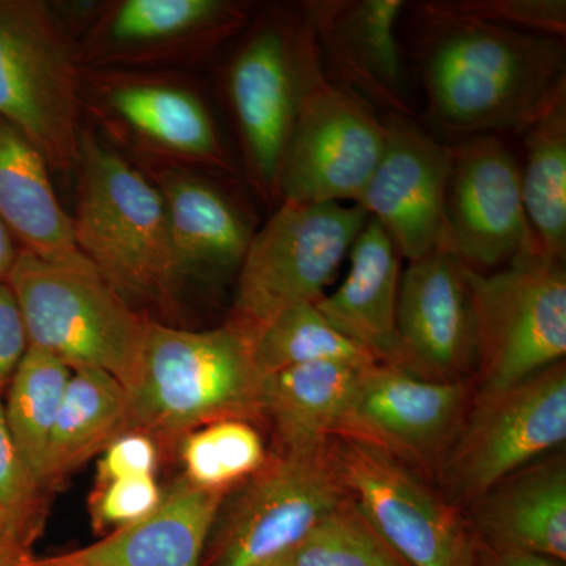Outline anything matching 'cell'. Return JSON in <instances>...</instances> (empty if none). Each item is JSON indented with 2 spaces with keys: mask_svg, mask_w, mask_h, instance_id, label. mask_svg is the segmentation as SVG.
Masks as SVG:
<instances>
[{
  "mask_svg": "<svg viewBox=\"0 0 566 566\" xmlns=\"http://www.w3.org/2000/svg\"><path fill=\"white\" fill-rule=\"evenodd\" d=\"M348 499L326 449L277 453L219 513L203 566H266L292 553Z\"/></svg>",
  "mask_w": 566,
  "mask_h": 566,
  "instance_id": "cell-11",
  "label": "cell"
},
{
  "mask_svg": "<svg viewBox=\"0 0 566 566\" xmlns=\"http://www.w3.org/2000/svg\"><path fill=\"white\" fill-rule=\"evenodd\" d=\"M29 349L20 305L7 282L0 283V386L9 381Z\"/></svg>",
  "mask_w": 566,
  "mask_h": 566,
  "instance_id": "cell-36",
  "label": "cell"
},
{
  "mask_svg": "<svg viewBox=\"0 0 566 566\" xmlns=\"http://www.w3.org/2000/svg\"><path fill=\"white\" fill-rule=\"evenodd\" d=\"M266 566H296L293 564L292 553L285 554V556L275 558L274 562L268 564Z\"/></svg>",
  "mask_w": 566,
  "mask_h": 566,
  "instance_id": "cell-40",
  "label": "cell"
},
{
  "mask_svg": "<svg viewBox=\"0 0 566 566\" xmlns=\"http://www.w3.org/2000/svg\"><path fill=\"white\" fill-rule=\"evenodd\" d=\"M46 159L0 118V221L20 249L46 262L95 271L74 241L71 216L54 191Z\"/></svg>",
  "mask_w": 566,
  "mask_h": 566,
  "instance_id": "cell-23",
  "label": "cell"
},
{
  "mask_svg": "<svg viewBox=\"0 0 566 566\" xmlns=\"http://www.w3.org/2000/svg\"><path fill=\"white\" fill-rule=\"evenodd\" d=\"M129 430L132 415L125 386L98 368H73L44 460V490L103 453Z\"/></svg>",
  "mask_w": 566,
  "mask_h": 566,
  "instance_id": "cell-26",
  "label": "cell"
},
{
  "mask_svg": "<svg viewBox=\"0 0 566 566\" xmlns=\"http://www.w3.org/2000/svg\"><path fill=\"white\" fill-rule=\"evenodd\" d=\"M36 536L0 516V566H33Z\"/></svg>",
  "mask_w": 566,
  "mask_h": 566,
  "instance_id": "cell-37",
  "label": "cell"
},
{
  "mask_svg": "<svg viewBox=\"0 0 566 566\" xmlns=\"http://www.w3.org/2000/svg\"><path fill=\"white\" fill-rule=\"evenodd\" d=\"M476 566H565V562L527 551L488 546L476 542Z\"/></svg>",
  "mask_w": 566,
  "mask_h": 566,
  "instance_id": "cell-38",
  "label": "cell"
},
{
  "mask_svg": "<svg viewBox=\"0 0 566 566\" xmlns=\"http://www.w3.org/2000/svg\"><path fill=\"white\" fill-rule=\"evenodd\" d=\"M180 449L182 476L202 490L223 494L262 471L270 460L262 434L244 419L197 428L182 436Z\"/></svg>",
  "mask_w": 566,
  "mask_h": 566,
  "instance_id": "cell-30",
  "label": "cell"
},
{
  "mask_svg": "<svg viewBox=\"0 0 566 566\" xmlns=\"http://www.w3.org/2000/svg\"><path fill=\"white\" fill-rule=\"evenodd\" d=\"M474 311L476 395L502 392L565 360V264L539 252L495 273L468 268Z\"/></svg>",
  "mask_w": 566,
  "mask_h": 566,
  "instance_id": "cell-7",
  "label": "cell"
},
{
  "mask_svg": "<svg viewBox=\"0 0 566 566\" xmlns=\"http://www.w3.org/2000/svg\"><path fill=\"white\" fill-rule=\"evenodd\" d=\"M381 158L356 205L409 263L441 249L452 147L405 115H387Z\"/></svg>",
  "mask_w": 566,
  "mask_h": 566,
  "instance_id": "cell-15",
  "label": "cell"
},
{
  "mask_svg": "<svg viewBox=\"0 0 566 566\" xmlns=\"http://www.w3.org/2000/svg\"><path fill=\"white\" fill-rule=\"evenodd\" d=\"M439 9L516 31L565 39L564 0H452L434 2Z\"/></svg>",
  "mask_w": 566,
  "mask_h": 566,
  "instance_id": "cell-33",
  "label": "cell"
},
{
  "mask_svg": "<svg viewBox=\"0 0 566 566\" xmlns=\"http://www.w3.org/2000/svg\"><path fill=\"white\" fill-rule=\"evenodd\" d=\"M7 283L20 305L29 346L46 349L71 368H98L132 389L150 319L102 275L20 249Z\"/></svg>",
  "mask_w": 566,
  "mask_h": 566,
  "instance_id": "cell-4",
  "label": "cell"
},
{
  "mask_svg": "<svg viewBox=\"0 0 566 566\" xmlns=\"http://www.w3.org/2000/svg\"><path fill=\"white\" fill-rule=\"evenodd\" d=\"M385 120L327 74L305 93L279 170L277 199L356 203L385 150Z\"/></svg>",
  "mask_w": 566,
  "mask_h": 566,
  "instance_id": "cell-12",
  "label": "cell"
},
{
  "mask_svg": "<svg viewBox=\"0 0 566 566\" xmlns=\"http://www.w3.org/2000/svg\"><path fill=\"white\" fill-rule=\"evenodd\" d=\"M88 82L95 85L102 114L140 148L214 172H233L210 111L191 88L125 71H106Z\"/></svg>",
  "mask_w": 566,
  "mask_h": 566,
  "instance_id": "cell-18",
  "label": "cell"
},
{
  "mask_svg": "<svg viewBox=\"0 0 566 566\" xmlns=\"http://www.w3.org/2000/svg\"><path fill=\"white\" fill-rule=\"evenodd\" d=\"M71 216L82 255L129 304L169 308L182 275L166 203L155 182L95 134H81Z\"/></svg>",
  "mask_w": 566,
  "mask_h": 566,
  "instance_id": "cell-2",
  "label": "cell"
},
{
  "mask_svg": "<svg viewBox=\"0 0 566 566\" xmlns=\"http://www.w3.org/2000/svg\"><path fill=\"white\" fill-rule=\"evenodd\" d=\"M327 455L357 512L411 566H476L475 536L460 510L381 447L333 434Z\"/></svg>",
  "mask_w": 566,
  "mask_h": 566,
  "instance_id": "cell-8",
  "label": "cell"
},
{
  "mask_svg": "<svg viewBox=\"0 0 566 566\" xmlns=\"http://www.w3.org/2000/svg\"><path fill=\"white\" fill-rule=\"evenodd\" d=\"M226 495L181 475L150 515L81 549L36 557L33 566H203Z\"/></svg>",
  "mask_w": 566,
  "mask_h": 566,
  "instance_id": "cell-20",
  "label": "cell"
},
{
  "mask_svg": "<svg viewBox=\"0 0 566 566\" xmlns=\"http://www.w3.org/2000/svg\"><path fill=\"white\" fill-rule=\"evenodd\" d=\"M163 499L156 475L128 476L104 483L92 501L93 524L120 528L150 515Z\"/></svg>",
  "mask_w": 566,
  "mask_h": 566,
  "instance_id": "cell-34",
  "label": "cell"
},
{
  "mask_svg": "<svg viewBox=\"0 0 566 566\" xmlns=\"http://www.w3.org/2000/svg\"><path fill=\"white\" fill-rule=\"evenodd\" d=\"M566 441L565 360L520 385L476 395L438 476L449 504L471 506L513 472Z\"/></svg>",
  "mask_w": 566,
  "mask_h": 566,
  "instance_id": "cell-9",
  "label": "cell"
},
{
  "mask_svg": "<svg viewBox=\"0 0 566 566\" xmlns=\"http://www.w3.org/2000/svg\"><path fill=\"white\" fill-rule=\"evenodd\" d=\"M82 104L80 50L54 10L40 0H0V118L51 170L76 166Z\"/></svg>",
  "mask_w": 566,
  "mask_h": 566,
  "instance_id": "cell-5",
  "label": "cell"
},
{
  "mask_svg": "<svg viewBox=\"0 0 566 566\" xmlns=\"http://www.w3.org/2000/svg\"><path fill=\"white\" fill-rule=\"evenodd\" d=\"M526 163L521 196L539 252L553 262L566 256V87L521 129Z\"/></svg>",
  "mask_w": 566,
  "mask_h": 566,
  "instance_id": "cell-27",
  "label": "cell"
},
{
  "mask_svg": "<svg viewBox=\"0 0 566 566\" xmlns=\"http://www.w3.org/2000/svg\"><path fill=\"white\" fill-rule=\"evenodd\" d=\"M296 566H411L365 523L352 499L292 551Z\"/></svg>",
  "mask_w": 566,
  "mask_h": 566,
  "instance_id": "cell-31",
  "label": "cell"
},
{
  "mask_svg": "<svg viewBox=\"0 0 566 566\" xmlns=\"http://www.w3.org/2000/svg\"><path fill=\"white\" fill-rule=\"evenodd\" d=\"M44 491L11 438L0 390V516L39 538L44 523Z\"/></svg>",
  "mask_w": 566,
  "mask_h": 566,
  "instance_id": "cell-32",
  "label": "cell"
},
{
  "mask_svg": "<svg viewBox=\"0 0 566 566\" xmlns=\"http://www.w3.org/2000/svg\"><path fill=\"white\" fill-rule=\"evenodd\" d=\"M245 20L248 9L230 0H122L103 10L77 44L81 65L111 69L199 57Z\"/></svg>",
  "mask_w": 566,
  "mask_h": 566,
  "instance_id": "cell-16",
  "label": "cell"
},
{
  "mask_svg": "<svg viewBox=\"0 0 566 566\" xmlns=\"http://www.w3.org/2000/svg\"><path fill=\"white\" fill-rule=\"evenodd\" d=\"M520 170L494 134L468 137L452 147L441 249L474 273L502 270L539 252L524 210Z\"/></svg>",
  "mask_w": 566,
  "mask_h": 566,
  "instance_id": "cell-13",
  "label": "cell"
},
{
  "mask_svg": "<svg viewBox=\"0 0 566 566\" xmlns=\"http://www.w3.org/2000/svg\"><path fill=\"white\" fill-rule=\"evenodd\" d=\"M20 245L11 237L10 230L6 223L0 221V283L7 282L11 268L17 262Z\"/></svg>",
  "mask_w": 566,
  "mask_h": 566,
  "instance_id": "cell-39",
  "label": "cell"
},
{
  "mask_svg": "<svg viewBox=\"0 0 566 566\" xmlns=\"http://www.w3.org/2000/svg\"><path fill=\"white\" fill-rule=\"evenodd\" d=\"M476 542L566 562V463L557 453L513 472L468 506Z\"/></svg>",
  "mask_w": 566,
  "mask_h": 566,
  "instance_id": "cell-22",
  "label": "cell"
},
{
  "mask_svg": "<svg viewBox=\"0 0 566 566\" xmlns=\"http://www.w3.org/2000/svg\"><path fill=\"white\" fill-rule=\"evenodd\" d=\"M349 271L334 293L316 303L335 329L376 363L403 368L397 331L401 255L382 227L368 219L348 253Z\"/></svg>",
  "mask_w": 566,
  "mask_h": 566,
  "instance_id": "cell-21",
  "label": "cell"
},
{
  "mask_svg": "<svg viewBox=\"0 0 566 566\" xmlns=\"http://www.w3.org/2000/svg\"><path fill=\"white\" fill-rule=\"evenodd\" d=\"M251 349L260 376L312 363H376L370 354L338 333L316 304L283 311L253 335Z\"/></svg>",
  "mask_w": 566,
  "mask_h": 566,
  "instance_id": "cell-29",
  "label": "cell"
},
{
  "mask_svg": "<svg viewBox=\"0 0 566 566\" xmlns=\"http://www.w3.org/2000/svg\"><path fill=\"white\" fill-rule=\"evenodd\" d=\"M155 185L166 203L182 277L240 268L255 230L229 193L202 175L175 167L156 172Z\"/></svg>",
  "mask_w": 566,
  "mask_h": 566,
  "instance_id": "cell-24",
  "label": "cell"
},
{
  "mask_svg": "<svg viewBox=\"0 0 566 566\" xmlns=\"http://www.w3.org/2000/svg\"><path fill=\"white\" fill-rule=\"evenodd\" d=\"M397 331L405 370L465 381L476 360L468 268L444 249L409 263L400 279Z\"/></svg>",
  "mask_w": 566,
  "mask_h": 566,
  "instance_id": "cell-17",
  "label": "cell"
},
{
  "mask_svg": "<svg viewBox=\"0 0 566 566\" xmlns=\"http://www.w3.org/2000/svg\"><path fill=\"white\" fill-rule=\"evenodd\" d=\"M251 340L237 327L188 331L148 323L136 382L128 390L132 430L182 438L205 424L260 415Z\"/></svg>",
  "mask_w": 566,
  "mask_h": 566,
  "instance_id": "cell-3",
  "label": "cell"
},
{
  "mask_svg": "<svg viewBox=\"0 0 566 566\" xmlns=\"http://www.w3.org/2000/svg\"><path fill=\"white\" fill-rule=\"evenodd\" d=\"M158 464V441L140 430L126 431L103 450L98 461L99 486L128 476L156 475Z\"/></svg>",
  "mask_w": 566,
  "mask_h": 566,
  "instance_id": "cell-35",
  "label": "cell"
},
{
  "mask_svg": "<svg viewBox=\"0 0 566 566\" xmlns=\"http://www.w3.org/2000/svg\"><path fill=\"white\" fill-rule=\"evenodd\" d=\"M468 406L465 381H433L395 365L368 364L335 434L381 447L420 474L438 472Z\"/></svg>",
  "mask_w": 566,
  "mask_h": 566,
  "instance_id": "cell-14",
  "label": "cell"
},
{
  "mask_svg": "<svg viewBox=\"0 0 566 566\" xmlns=\"http://www.w3.org/2000/svg\"><path fill=\"white\" fill-rule=\"evenodd\" d=\"M312 363L260 379V415L268 417L281 455H314L337 431L360 368Z\"/></svg>",
  "mask_w": 566,
  "mask_h": 566,
  "instance_id": "cell-25",
  "label": "cell"
},
{
  "mask_svg": "<svg viewBox=\"0 0 566 566\" xmlns=\"http://www.w3.org/2000/svg\"><path fill=\"white\" fill-rule=\"evenodd\" d=\"M323 55L307 14L264 18L234 54L229 96L256 188L277 199L286 142L308 88L323 76Z\"/></svg>",
  "mask_w": 566,
  "mask_h": 566,
  "instance_id": "cell-10",
  "label": "cell"
},
{
  "mask_svg": "<svg viewBox=\"0 0 566 566\" xmlns=\"http://www.w3.org/2000/svg\"><path fill=\"white\" fill-rule=\"evenodd\" d=\"M401 0L305 3L322 55L342 84L389 115L409 117L403 57L397 40Z\"/></svg>",
  "mask_w": 566,
  "mask_h": 566,
  "instance_id": "cell-19",
  "label": "cell"
},
{
  "mask_svg": "<svg viewBox=\"0 0 566 566\" xmlns=\"http://www.w3.org/2000/svg\"><path fill=\"white\" fill-rule=\"evenodd\" d=\"M420 71L431 123L452 136L520 133L566 87L565 41L423 3Z\"/></svg>",
  "mask_w": 566,
  "mask_h": 566,
  "instance_id": "cell-1",
  "label": "cell"
},
{
  "mask_svg": "<svg viewBox=\"0 0 566 566\" xmlns=\"http://www.w3.org/2000/svg\"><path fill=\"white\" fill-rule=\"evenodd\" d=\"M368 219L356 203L281 202L238 268L229 324L251 340L286 308L323 300Z\"/></svg>",
  "mask_w": 566,
  "mask_h": 566,
  "instance_id": "cell-6",
  "label": "cell"
},
{
  "mask_svg": "<svg viewBox=\"0 0 566 566\" xmlns=\"http://www.w3.org/2000/svg\"><path fill=\"white\" fill-rule=\"evenodd\" d=\"M71 375L73 368L57 356L29 346L9 379V392L3 398L11 438L41 486L52 430Z\"/></svg>",
  "mask_w": 566,
  "mask_h": 566,
  "instance_id": "cell-28",
  "label": "cell"
}]
</instances>
